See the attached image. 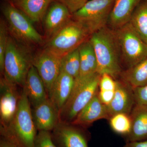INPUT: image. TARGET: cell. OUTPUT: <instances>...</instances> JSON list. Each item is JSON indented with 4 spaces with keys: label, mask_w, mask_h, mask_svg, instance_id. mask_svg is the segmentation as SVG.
Instances as JSON below:
<instances>
[{
    "label": "cell",
    "mask_w": 147,
    "mask_h": 147,
    "mask_svg": "<svg viewBox=\"0 0 147 147\" xmlns=\"http://www.w3.org/2000/svg\"><path fill=\"white\" fill-rule=\"evenodd\" d=\"M133 90L135 104L147 106V85Z\"/></svg>",
    "instance_id": "cell-29"
},
{
    "label": "cell",
    "mask_w": 147,
    "mask_h": 147,
    "mask_svg": "<svg viewBox=\"0 0 147 147\" xmlns=\"http://www.w3.org/2000/svg\"><path fill=\"white\" fill-rule=\"evenodd\" d=\"M16 85L9 82L4 78L0 80V116L1 130L8 128L13 121L20 95L16 90Z\"/></svg>",
    "instance_id": "cell-10"
},
{
    "label": "cell",
    "mask_w": 147,
    "mask_h": 147,
    "mask_svg": "<svg viewBox=\"0 0 147 147\" xmlns=\"http://www.w3.org/2000/svg\"><path fill=\"white\" fill-rule=\"evenodd\" d=\"M129 22L147 44V0H142L137 6Z\"/></svg>",
    "instance_id": "cell-23"
},
{
    "label": "cell",
    "mask_w": 147,
    "mask_h": 147,
    "mask_svg": "<svg viewBox=\"0 0 147 147\" xmlns=\"http://www.w3.org/2000/svg\"><path fill=\"white\" fill-rule=\"evenodd\" d=\"M110 127L117 134L127 136L131 131V121L130 115L119 113L109 119Z\"/></svg>",
    "instance_id": "cell-25"
},
{
    "label": "cell",
    "mask_w": 147,
    "mask_h": 147,
    "mask_svg": "<svg viewBox=\"0 0 147 147\" xmlns=\"http://www.w3.org/2000/svg\"><path fill=\"white\" fill-rule=\"evenodd\" d=\"M61 59L46 48L33 59V65L44 83L48 97L55 81L61 73Z\"/></svg>",
    "instance_id": "cell-9"
},
{
    "label": "cell",
    "mask_w": 147,
    "mask_h": 147,
    "mask_svg": "<svg viewBox=\"0 0 147 147\" xmlns=\"http://www.w3.org/2000/svg\"><path fill=\"white\" fill-rule=\"evenodd\" d=\"M23 88L33 107L49 98L44 83L33 65L27 74Z\"/></svg>",
    "instance_id": "cell-16"
},
{
    "label": "cell",
    "mask_w": 147,
    "mask_h": 147,
    "mask_svg": "<svg viewBox=\"0 0 147 147\" xmlns=\"http://www.w3.org/2000/svg\"><path fill=\"white\" fill-rule=\"evenodd\" d=\"M52 136L57 147H88L85 134L75 126L59 122Z\"/></svg>",
    "instance_id": "cell-12"
},
{
    "label": "cell",
    "mask_w": 147,
    "mask_h": 147,
    "mask_svg": "<svg viewBox=\"0 0 147 147\" xmlns=\"http://www.w3.org/2000/svg\"><path fill=\"white\" fill-rule=\"evenodd\" d=\"M122 61L126 69L147 58V44L129 22L114 30Z\"/></svg>",
    "instance_id": "cell-6"
},
{
    "label": "cell",
    "mask_w": 147,
    "mask_h": 147,
    "mask_svg": "<svg viewBox=\"0 0 147 147\" xmlns=\"http://www.w3.org/2000/svg\"><path fill=\"white\" fill-rule=\"evenodd\" d=\"M121 80L132 89L147 85V58L136 65L123 71Z\"/></svg>",
    "instance_id": "cell-22"
},
{
    "label": "cell",
    "mask_w": 147,
    "mask_h": 147,
    "mask_svg": "<svg viewBox=\"0 0 147 147\" xmlns=\"http://www.w3.org/2000/svg\"><path fill=\"white\" fill-rule=\"evenodd\" d=\"M72 18L67 7L58 1H53L43 19L44 29L50 38L54 36Z\"/></svg>",
    "instance_id": "cell-13"
},
{
    "label": "cell",
    "mask_w": 147,
    "mask_h": 147,
    "mask_svg": "<svg viewBox=\"0 0 147 147\" xmlns=\"http://www.w3.org/2000/svg\"><path fill=\"white\" fill-rule=\"evenodd\" d=\"M115 0H90L72 14L91 35L108 26Z\"/></svg>",
    "instance_id": "cell-8"
},
{
    "label": "cell",
    "mask_w": 147,
    "mask_h": 147,
    "mask_svg": "<svg viewBox=\"0 0 147 147\" xmlns=\"http://www.w3.org/2000/svg\"><path fill=\"white\" fill-rule=\"evenodd\" d=\"M36 130L30 103L23 89L13 121L6 129L1 130V134L13 140L18 147H33Z\"/></svg>",
    "instance_id": "cell-2"
},
{
    "label": "cell",
    "mask_w": 147,
    "mask_h": 147,
    "mask_svg": "<svg viewBox=\"0 0 147 147\" xmlns=\"http://www.w3.org/2000/svg\"><path fill=\"white\" fill-rule=\"evenodd\" d=\"M1 1L5 2V3H13V1H14V0H1Z\"/></svg>",
    "instance_id": "cell-34"
},
{
    "label": "cell",
    "mask_w": 147,
    "mask_h": 147,
    "mask_svg": "<svg viewBox=\"0 0 147 147\" xmlns=\"http://www.w3.org/2000/svg\"><path fill=\"white\" fill-rule=\"evenodd\" d=\"M116 87V80L107 74L100 76L98 84L99 90L115 91Z\"/></svg>",
    "instance_id": "cell-28"
},
{
    "label": "cell",
    "mask_w": 147,
    "mask_h": 147,
    "mask_svg": "<svg viewBox=\"0 0 147 147\" xmlns=\"http://www.w3.org/2000/svg\"><path fill=\"white\" fill-rule=\"evenodd\" d=\"M115 91L99 90L98 96L102 103L108 105L111 102L114 98Z\"/></svg>",
    "instance_id": "cell-31"
},
{
    "label": "cell",
    "mask_w": 147,
    "mask_h": 147,
    "mask_svg": "<svg viewBox=\"0 0 147 147\" xmlns=\"http://www.w3.org/2000/svg\"><path fill=\"white\" fill-rule=\"evenodd\" d=\"M1 10L9 31L18 42L27 46L43 42L42 36L35 28L31 20L13 3L3 4Z\"/></svg>",
    "instance_id": "cell-5"
},
{
    "label": "cell",
    "mask_w": 147,
    "mask_h": 147,
    "mask_svg": "<svg viewBox=\"0 0 147 147\" xmlns=\"http://www.w3.org/2000/svg\"><path fill=\"white\" fill-rule=\"evenodd\" d=\"M124 147H147V139L138 142H126Z\"/></svg>",
    "instance_id": "cell-33"
},
{
    "label": "cell",
    "mask_w": 147,
    "mask_h": 147,
    "mask_svg": "<svg viewBox=\"0 0 147 147\" xmlns=\"http://www.w3.org/2000/svg\"><path fill=\"white\" fill-rule=\"evenodd\" d=\"M80 65V53L78 47L62 58L61 72L67 74L75 79L79 76Z\"/></svg>",
    "instance_id": "cell-24"
},
{
    "label": "cell",
    "mask_w": 147,
    "mask_h": 147,
    "mask_svg": "<svg viewBox=\"0 0 147 147\" xmlns=\"http://www.w3.org/2000/svg\"><path fill=\"white\" fill-rule=\"evenodd\" d=\"M80 55V71L77 78H85L97 73V63L92 45L89 39L79 47Z\"/></svg>",
    "instance_id": "cell-21"
},
{
    "label": "cell",
    "mask_w": 147,
    "mask_h": 147,
    "mask_svg": "<svg viewBox=\"0 0 147 147\" xmlns=\"http://www.w3.org/2000/svg\"><path fill=\"white\" fill-rule=\"evenodd\" d=\"M33 147H57L53 140L50 131H38L34 143Z\"/></svg>",
    "instance_id": "cell-27"
},
{
    "label": "cell",
    "mask_w": 147,
    "mask_h": 147,
    "mask_svg": "<svg viewBox=\"0 0 147 147\" xmlns=\"http://www.w3.org/2000/svg\"><path fill=\"white\" fill-rule=\"evenodd\" d=\"M9 30L5 21L1 19L0 22V71L3 73L5 55L6 50L9 36Z\"/></svg>",
    "instance_id": "cell-26"
},
{
    "label": "cell",
    "mask_w": 147,
    "mask_h": 147,
    "mask_svg": "<svg viewBox=\"0 0 147 147\" xmlns=\"http://www.w3.org/2000/svg\"><path fill=\"white\" fill-rule=\"evenodd\" d=\"M131 131L126 136L127 142L147 139V106L135 104L130 114Z\"/></svg>",
    "instance_id": "cell-19"
},
{
    "label": "cell",
    "mask_w": 147,
    "mask_h": 147,
    "mask_svg": "<svg viewBox=\"0 0 147 147\" xmlns=\"http://www.w3.org/2000/svg\"><path fill=\"white\" fill-rule=\"evenodd\" d=\"M90 36L82 24L71 18L50 38L45 48L62 58L89 39Z\"/></svg>",
    "instance_id": "cell-7"
},
{
    "label": "cell",
    "mask_w": 147,
    "mask_h": 147,
    "mask_svg": "<svg viewBox=\"0 0 147 147\" xmlns=\"http://www.w3.org/2000/svg\"><path fill=\"white\" fill-rule=\"evenodd\" d=\"M54 0H14L13 4L24 12L33 23L43 21L47 9Z\"/></svg>",
    "instance_id": "cell-20"
},
{
    "label": "cell",
    "mask_w": 147,
    "mask_h": 147,
    "mask_svg": "<svg viewBox=\"0 0 147 147\" xmlns=\"http://www.w3.org/2000/svg\"><path fill=\"white\" fill-rule=\"evenodd\" d=\"M0 147H18L13 140L6 136L2 135L0 140Z\"/></svg>",
    "instance_id": "cell-32"
},
{
    "label": "cell",
    "mask_w": 147,
    "mask_h": 147,
    "mask_svg": "<svg viewBox=\"0 0 147 147\" xmlns=\"http://www.w3.org/2000/svg\"><path fill=\"white\" fill-rule=\"evenodd\" d=\"M33 108L32 114L37 130H53L59 122V112L50 98L36 105Z\"/></svg>",
    "instance_id": "cell-14"
},
{
    "label": "cell",
    "mask_w": 147,
    "mask_h": 147,
    "mask_svg": "<svg viewBox=\"0 0 147 147\" xmlns=\"http://www.w3.org/2000/svg\"><path fill=\"white\" fill-rule=\"evenodd\" d=\"M103 119H109L108 110L106 105L100 101L97 93L69 124L75 126L86 127Z\"/></svg>",
    "instance_id": "cell-15"
},
{
    "label": "cell",
    "mask_w": 147,
    "mask_h": 147,
    "mask_svg": "<svg viewBox=\"0 0 147 147\" xmlns=\"http://www.w3.org/2000/svg\"><path fill=\"white\" fill-rule=\"evenodd\" d=\"M142 0H115L108 26L113 30L130 21L133 12Z\"/></svg>",
    "instance_id": "cell-17"
},
{
    "label": "cell",
    "mask_w": 147,
    "mask_h": 147,
    "mask_svg": "<svg viewBox=\"0 0 147 147\" xmlns=\"http://www.w3.org/2000/svg\"><path fill=\"white\" fill-rule=\"evenodd\" d=\"M33 60L28 46L9 36L4 61V77L9 82L23 87Z\"/></svg>",
    "instance_id": "cell-4"
},
{
    "label": "cell",
    "mask_w": 147,
    "mask_h": 147,
    "mask_svg": "<svg viewBox=\"0 0 147 147\" xmlns=\"http://www.w3.org/2000/svg\"><path fill=\"white\" fill-rule=\"evenodd\" d=\"M65 5L71 14L81 8L90 0H56Z\"/></svg>",
    "instance_id": "cell-30"
},
{
    "label": "cell",
    "mask_w": 147,
    "mask_h": 147,
    "mask_svg": "<svg viewBox=\"0 0 147 147\" xmlns=\"http://www.w3.org/2000/svg\"><path fill=\"white\" fill-rule=\"evenodd\" d=\"M100 75L75 79L70 97L59 113V122L70 124L98 92Z\"/></svg>",
    "instance_id": "cell-3"
},
{
    "label": "cell",
    "mask_w": 147,
    "mask_h": 147,
    "mask_svg": "<svg viewBox=\"0 0 147 147\" xmlns=\"http://www.w3.org/2000/svg\"><path fill=\"white\" fill-rule=\"evenodd\" d=\"M116 80V87L113 100L106 105L109 119L119 113L130 115L135 105L133 89L122 80Z\"/></svg>",
    "instance_id": "cell-11"
},
{
    "label": "cell",
    "mask_w": 147,
    "mask_h": 147,
    "mask_svg": "<svg viewBox=\"0 0 147 147\" xmlns=\"http://www.w3.org/2000/svg\"><path fill=\"white\" fill-rule=\"evenodd\" d=\"M89 40L97 60V73L107 74L117 80L123 70L114 30L107 26L91 35Z\"/></svg>",
    "instance_id": "cell-1"
},
{
    "label": "cell",
    "mask_w": 147,
    "mask_h": 147,
    "mask_svg": "<svg viewBox=\"0 0 147 147\" xmlns=\"http://www.w3.org/2000/svg\"><path fill=\"white\" fill-rule=\"evenodd\" d=\"M74 82L73 77L61 71L55 81L49 98L59 113L70 97Z\"/></svg>",
    "instance_id": "cell-18"
}]
</instances>
